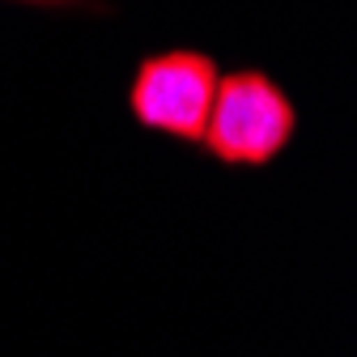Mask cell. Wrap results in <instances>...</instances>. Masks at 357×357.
<instances>
[{"mask_svg": "<svg viewBox=\"0 0 357 357\" xmlns=\"http://www.w3.org/2000/svg\"><path fill=\"white\" fill-rule=\"evenodd\" d=\"M22 5H77V0H22Z\"/></svg>", "mask_w": 357, "mask_h": 357, "instance_id": "obj_3", "label": "cell"}, {"mask_svg": "<svg viewBox=\"0 0 357 357\" xmlns=\"http://www.w3.org/2000/svg\"><path fill=\"white\" fill-rule=\"evenodd\" d=\"M217 64L200 52H162L149 56L128 89V107L141 128L166 132L174 141L200 145L208 107L217 94Z\"/></svg>", "mask_w": 357, "mask_h": 357, "instance_id": "obj_2", "label": "cell"}, {"mask_svg": "<svg viewBox=\"0 0 357 357\" xmlns=\"http://www.w3.org/2000/svg\"><path fill=\"white\" fill-rule=\"evenodd\" d=\"M298 132V111L289 94L255 68L230 73L217 81L208 123L200 145L226 166H268L285 153Z\"/></svg>", "mask_w": 357, "mask_h": 357, "instance_id": "obj_1", "label": "cell"}]
</instances>
